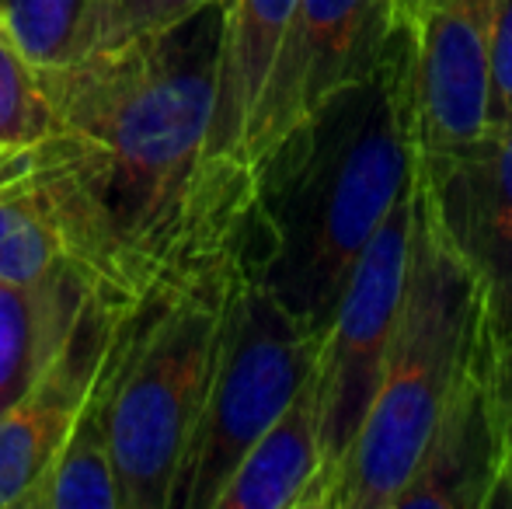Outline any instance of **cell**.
I'll list each match as a JSON object with an SVG mask.
<instances>
[{
    "instance_id": "cell-1",
    "label": "cell",
    "mask_w": 512,
    "mask_h": 509,
    "mask_svg": "<svg viewBox=\"0 0 512 509\" xmlns=\"http://www.w3.org/2000/svg\"><path fill=\"white\" fill-rule=\"evenodd\" d=\"M220 4L157 39L42 74L53 133L25 164L67 262L112 304L255 255V182L206 164Z\"/></svg>"
},
{
    "instance_id": "cell-2",
    "label": "cell",
    "mask_w": 512,
    "mask_h": 509,
    "mask_svg": "<svg viewBox=\"0 0 512 509\" xmlns=\"http://www.w3.org/2000/svg\"><path fill=\"white\" fill-rule=\"evenodd\" d=\"M418 168L415 60L401 21L366 81L335 95L255 168V272L324 335L352 265Z\"/></svg>"
},
{
    "instance_id": "cell-3",
    "label": "cell",
    "mask_w": 512,
    "mask_h": 509,
    "mask_svg": "<svg viewBox=\"0 0 512 509\" xmlns=\"http://www.w3.org/2000/svg\"><path fill=\"white\" fill-rule=\"evenodd\" d=\"M481 311L478 283L446 241L429 189L415 171V227L398 321L377 394L338 468L328 509H394Z\"/></svg>"
},
{
    "instance_id": "cell-4",
    "label": "cell",
    "mask_w": 512,
    "mask_h": 509,
    "mask_svg": "<svg viewBox=\"0 0 512 509\" xmlns=\"http://www.w3.org/2000/svg\"><path fill=\"white\" fill-rule=\"evenodd\" d=\"M251 252L223 258L129 311L108 405L122 509H171L203 412L223 304Z\"/></svg>"
},
{
    "instance_id": "cell-5",
    "label": "cell",
    "mask_w": 512,
    "mask_h": 509,
    "mask_svg": "<svg viewBox=\"0 0 512 509\" xmlns=\"http://www.w3.org/2000/svg\"><path fill=\"white\" fill-rule=\"evenodd\" d=\"M321 335L307 332L244 262L223 304L203 412L178 475L171 509H213L230 471L279 419L317 363Z\"/></svg>"
},
{
    "instance_id": "cell-6",
    "label": "cell",
    "mask_w": 512,
    "mask_h": 509,
    "mask_svg": "<svg viewBox=\"0 0 512 509\" xmlns=\"http://www.w3.org/2000/svg\"><path fill=\"white\" fill-rule=\"evenodd\" d=\"M411 227H415V182L384 217L349 283L338 297L331 321L321 335L314 363L317 387V436H321V475L314 485L310 509H328L338 468L363 426L370 401L377 394L384 356L398 321L405 290Z\"/></svg>"
},
{
    "instance_id": "cell-7",
    "label": "cell",
    "mask_w": 512,
    "mask_h": 509,
    "mask_svg": "<svg viewBox=\"0 0 512 509\" xmlns=\"http://www.w3.org/2000/svg\"><path fill=\"white\" fill-rule=\"evenodd\" d=\"M398 25V0H297L251 119V178L293 129L380 67Z\"/></svg>"
},
{
    "instance_id": "cell-8",
    "label": "cell",
    "mask_w": 512,
    "mask_h": 509,
    "mask_svg": "<svg viewBox=\"0 0 512 509\" xmlns=\"http://www.w3.org/2000/svg\"><path fill=\"white\" fill-rule=\"evenodd\" d=\"M506 440L495 394V339L481 311L436 422L394 509L502 506Z\"/></svg>"
},
{
    "instance_id": "cell-9",
    "label": "cell",
    "mask_w": 512,
    "mask_h": 509,
    "mask_svg": "<svg viewBox=\"0 0 512 509\" xmlns=\"http://www.w3.org/2000/svg\"><path fill=\"white\" fill-rule=\"evenodd\" d=\"M499 0H415L408 14L415 60L418 164L460 154L488 129V60Z\"/></svg>"
},
{
    "instance_id": "cell-10",
    "label": "cell",
    "mask_w": 512,
    "mask_h": 509,
    "mask_svg": "<svg viewBox=\"0 0 512 509\" xmlns=\"http://www.w3.org/2000/svg\"><path fill=\"white\" fill-rule=\"evenodd\" d=\"M446 241L474 276L492 335L512 328V116L471 147L418 164Z\"/></svg>"
},
{
    "instance_id": "cell-11",
    "label": "cell",
    "mask_w": 512,
    "mask_h": 509,
    "mask_svg": "<svg viewBox=\"0 0 512 509\" xmlns=\"http://www.w3.org/2000/svg\"><path fill=\"white\" fill-rule=\"evenodd\" d=\"M126 307L133 304H112L102 293H88L60 353L14 405L0 412V509H21V499L63 447L112 353Z\"/></svg>"
},
{
    "instance_id": "cell-12",
    "label": "cell",
    "mask_w": 512,
    "mask_h": 509,
    "mask_svg": "<svg viewBox=\"0 0 512 509\" xmlns=\"http://www.w3.org/2000/svg\"><path fill=\"white\" fill-rule=\"evenodd\" d=\"M216 4H220V46H216L206 164L220 175L251 178L244 164L251 119L297 0H216Z\"/></svg>"
},
{
    "instance_id": "cell-13",
    "label": "cell",
    "mask_w": 512,
    "mask_h": 509,
    "mask_svg": "<svg viewBox=\"0 0 512 509\" xmlns=\"http://www.w3.org/2000/svg\"><path fill=\"white\" fill-rule=\"evenodd\" d=\"M321 475L314 370L230 471L213 509H310Z\"/></svg>"
},
{
    "instance_id": "cell-14",
    "label": "cell",
    "mask_w": 512,
    "mask_h": 509,
    "mask_svg": "<svg viewBox=\"0 0 512 509\" xmlns=\"http://www.w3.org/2000/svg\"><path fill=\"white\" fill-rule=\"evenodd\" d=\"M133 307H126L122 314L112 353H108L98 381L91 384L67 440L39 475V482L21 499V509H122V485L112 464V447H108V405H112V374L115 360H119L122 332H126Z\"/></svg>"
},
{
    "instance_id": "cell-15",
    "label": "cell",
    "mask_w": 512,
    "mask_h": 509,
    "mask_svg": "<svg viewBox=\"0 0 512 509\" xmlns=\"http://www.w3.org/2000/svg\"><path fill=\"white\" fill-rule=\"evenodd\" d=\"M84 276L67 265L53 279L14 286L0 279V412L32 387L88 300Z\"/></svg>"
},
{
    "instance_id": "cell-16",
    "label": "cell",
    "mask_w": 512,
    "mask_h": 509,
    "mask_svg": "<svg viewBox=\"0 0 512 509\" xmlns=\"http://www.w3.org/2000/svg\"><path fill=\"white\" fill-rule=\"evenodd\" d=\"M67 248L53 206L28 164L0 182V279L35 286L67 269Z\"/></svg>"
},
{
    "instance_id": "cell-17",
    "label": "cell",
    "mask_w": 512,
    "mask_h": 509,
    "mask_svg": "<svg viewBox=\"0 0 512 509\" xmlns=\"http://www.w3.org/2000/svg\"><path fill=\"white\" fill-rule=\"evenodd\" d=\"M98 0H0V21L39 74L81 56V39Z\"/></svg>"
},
{
    "instance_id": "cell-18",
    "label": "cell",
    "mask_w": 512,
    "mask_h": 509,
    "mask_svg": "<svg viewBox=\"0 0 512 509\" xmlns=\"http://www.w3.org/2000/svg\"><path fill=\"white\" fill-rule=\"evenodd\" d=\"M49 133H53V105L42 74L0 21V150L28 154Z\"/></svg>"
},
{
    "instance_id": "cell-19",
    "label": "cell",
    "mask_w": 512,
    "mask_h": 509,
    "mask_svg": "<svg viewBox=\"0 0 512 509\" xmlns=\"http://www.w3.org/2000/svg\"><path fill=\"white\" fill-rule=\"evenodd\" d=\"M213 0H98L81 39V56H108L136 42L157 39L196 18ZM74 60V63H77Z\"/></svg>"
},
{
    "instance_id": "cell-20",
    "label": "cell",
    "mask_w": 512,
    "mask_h": 509,
    "mask_svg": "<svg viewBox=\"0 0 512 509\" xmlns=\"http://www.w3.org/2000/svg\"><path fill=\"white\" fill-rule=\"evenodd\" d=\"M512 116V0H499L488 60V126Z\"/></svg>"
},
{
    "instance_id": "cell-21",
    "label": "cell",
    "mask_w": 512,
    "mask_h": 509,
    "mask_svg": "<svg viewBox=\"0 0 512 509\" xmlns=\"http://www.w3.org/2000/svg\"><path fill=\"white\" fill-rule=\"evenodd\" d=\"M495 339V335H492ZM495 394H499L502 440H506V478H502V506H512V328L495 339Z\"/></svg>"
},
{
    "instance_id": "cell-22",
    "label": "cell",
    "mask_w": 512,
    "mask_h": 509,
    "mask_svg": "<svg viewBox=\"0 0 512 509\" xmlns=\"http://www.w3.org/2000/svg\"><path fill=\"white\" fill-rule=\"evenodd\" d=\"M21 161H25V154H4V150H0V182L11 178L14 171L21 168Z\"/></svg>"
},
{
    "instance_id": "cell-23",
    "label": "cell",
    "mask_w": 512,
    "mask_h": 509,
    "mask_svg": "<svg viewBox=\"0 0 512 509\" xmlns=\"http://www.w3.org/2000/svg\"><path fill=\"white\" fill-rule=\"evenodd\" d=\"M411 7H415V0H398V14H401V21H408Z\"/></svg>"
}]
</instances>
